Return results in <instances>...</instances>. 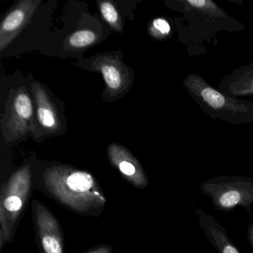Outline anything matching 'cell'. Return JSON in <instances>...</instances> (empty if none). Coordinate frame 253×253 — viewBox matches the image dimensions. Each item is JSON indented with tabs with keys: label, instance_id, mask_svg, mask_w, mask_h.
<instances>
[{
	"label": "cell",
	"instance_id": "cell-17",
	"mask_svg": "<svg viewBox=\"0 0 253 253\" xmlns=\"http://www.w3.org/2000/svg\"><path fill=\"white\" fill-rule=\"evenodd\" d=\"M189 3L193 5V6L202 7L204 4L207 3V2H206V1H203V0H198V1H195V0H189Z\"/></svg>",
	"mask_w": 253,
	"mask_h": 253
},
{
	"label": "cell",
	"instance_id": "cell-6",
	"mask_svg": "<svg viewBox=\"0 0 253 253\" xmlns=\"http://www.w3.org/2000/svg\"><path fill=\"white\" fill-rule=\"evenodd\" d=\"M91 70L100 72L106 84V95L113 98L125 94L131 85L126 65L116 56L105 54L96 57L90 64Z\"/></svg>",
	"mask_w": 253,
	"mask_h": 253
},
{
	"label": "cell",
	"instance_id": "cell-2",
	"mask_svg": "<svg viewBox=\"0 0 253 253\" xmlns=\"http://www.w3.org/2000/svg\"><path fill=\"white\" fill-rule=\"evenodd\" d=\"M32 164L16 170L0 188V247L14 241L19 223L35 190Z\"/></svg>",
	"mask_w": 253,
	"mask_h": 253
},
{
	"label": "cell",
	"instance_id": "cell-9",
	"mask_svg": "<svg viewBox=\"0 0 253 253\" xmlns=\"http://www.w3.org/2000/svg\"><path fill=\"white\" fill-rule=\"evenodd\" d=\"M194 211L200 227L217 253H241L226 229L211 214L201 208L195 209Z\"/></svg>",
	"mask_w": 253,
	"mask_h": 253
},
{
	"label": "cell",
	"instance_id": "cell-16",
	"mask_svg": "<svg viewBox=\"0 0 253 253\" xmlns=\"http://www.w3.org/2000/svg\"><path fill=\"white\" fill-rule=\"evenodd\" d=\"M247 239L253 251V223L249 225L247 228Z\"/></svg>",
	"mask_w": 253,
	"mask_h": 253
},
{
	"label": "cell",
	"instance_id": "cell-12",
	"mask_svg": "<svg viewBox=\"0 0 253 253\" xmlns=\"http://www.w3.org/2000/svg\"><path fill=\"white\" fill-rule=\"evenodd\" d=\"M99 9L106 23L117 32H123V24L118 10L109 1H99Z\"/></svg>",
	"mask_w": 253,
	"mask_h": 253
},
{
	"label": "cell",
	"instance_id": "cell-7",
	"mask_svg": "<svg viewBox=\"0 0 253 253\" xmlns=\"http://www.w3.org/2000/svg\"><path fill=\"white\" fill-rule=\"evenodd\" d=\"M108 157L112 165L131 186L140 189L149 186V180L141 164L127 148L111 143L108 147Z\"/></svg>",
	"mask_w": 253,
	"mask_h": 253
},
{
	"label": "cell",
	"instance_id": "cell-8",
	"mask_svg": "<svg viewBox=\"0 0 253 253\" xmlns=\"http://www.w3.org/2000/svg\"><path fill=\"white\" fill-rule=\"evenodd\" d=\"M41 1L23 0L16 4L0 26V51H3L21 33L38 9Z\"/></svg>",
	"mask_w": 253,
	"mask_h": 253
},
{
	"label": "cell",
	"instance_id": "cell-5",
	"mask_svg": "<svg viewBox=\"0 0 253 253\" xmlns=\"http://www.w3.org/2000/svg\"><path fill=\"white\" fill-rule=\"evenodd\" d=\"M35 238L40 253H65V238L60 222L41 201H31Z\"/></svg>",
	"mask_w": 253,
	"mask_h": 253
},
{
	"label": "cell",
	"instance_id": "cell-13",
	"mask_svg": "<svg viewBox=\"0 0 253 253\" xmlns=\"http://www.w3.org/2000/svg\"><path fill=\"white\" fill-rule=\"evenodd\" d=\"M201 96L211 107L219 109L224 105L225 99L223 96L211 88H204L201 92Z\"/></svg>",
	"mask_w": 253,
	"mask_h": 253
},
{
	"label": "cell",
	"instance_id": "cell-15",
	"mask_svg": "<svg viewBox=\"0 0 253 253\" xmlns=\"http://www.w3.org/2000/svg\"><path fill=\"white\" fill-rule=\"evenodd\" d=\"M84 253H113V247L109 244H100Z\"/></svg>",
	"mask_w": 253,
	"mask_h": 253
},
{
	"label": "cell",
	"instance_id": "cell-14",
	"mask_svg": "<svg viewBox=\"0 0 253 253\" xmlns=\"http://www.w3.org/2000/svg\"><path fill=\"white\" fill-rule=\"evenodd\" d=\"M169 24L164 19H155L152 22V26L150 28V32L155 36L158 35H167L169 33Z\"/></svg>",
	"mask_w": 253,
	"mask_h": 253
},
{
	"label": "cell",
	"instance_id": "cell-10",
	"mask_svg": "<svg viewBox=\"0 0 253 253\" xmlns=\"http://www.w3.org/2000/svg\"><path fill=\"white\" fill-rule=\"evenodd\" d=\"M32 89L36 101L37 113L40 124L48 131H58L61 128V123L57 109L48 93L38 83L32 84Z\"/></svg>",
	"mask_w": 253,
	"mask_h": 253
},
{
	"label": "cell",
	"instance_id": "cell-11",
	"mask_svg": "<svg viewBox=\"0 0 253 253\" xmlns=\"http://www.w3.org/2000/svg\"><path fill=\"white\" fill-rule=\"evenodd\" d=\"M98 35L91 30L77 31L68 38L67 45L73 49H82L91 46L98 41Z\"/></svg>",
	"mask_w": 253,
	"mask_h": 253
},
{
	"label": "cell",
	"instance_id": "cell-4",
	"mask_svg": "<svg viewBox=\"0 0 253 253\" xmlns=\"http://www.w3.org/2000/svg\"><path fill=\"white\" fill-rule=\"evenodd\" d=\"M1 128L4 138L8 142L35 131L33 105L24 87L10 91L1 121Z\"/></svg>",
	"mask_w": 253,
	"mask_h": 253
},
{
	"label": "cell",
	"instance_id": "cell-3",
	"mask_svg": "<svg viewBox=\"0 0 253 253\" xmlns=\"http://www.w3.org/2000/svg\"><path fill=\"white\" fill-rule=\"evenodd\" d=\"M201 189L204 195L210 197L217 211H230L241 207L250 214L253 205V178L222 176L203 182Z\"/></svg>",
	"mask_w": 253,
	"mask_h": 253
},
{
	"label": "cell",
	"instance_id": "cell-1",
	"mask_svg": "<svg viewBox=\"0 0 253 253\" xmlns=\"http://www.w3.org/2000/svg\"><path fill=\"white\" fill-rule=\"evenodd\" d=\"M35 187L67 210L84 216L97 217L107 199L92 174L67 164L47 166L35 176Z\"/></svg>",
	"mask_w": 253,
	"mask_h": 253
}]
</instances>
